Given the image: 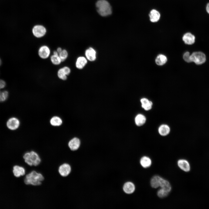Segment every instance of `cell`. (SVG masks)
Here are the masks:
<instances>
[{
    "label": "cell",
    "mask_w": 209,
    "mask_h": 209,
    "mask_svg": "<svg viewBox=\"0 0 209 209\" xmlns=\"http://www.w3.org/2000/svg\"><path fill=\"white\" fill-rule=\"evenodd\" d=\"M44 179V177L41 173L34 170L24 176V182L26 185H40Z\"/></svg>",
    "instance_id": "1"
},
{
    "label": "cell",
    "mask_w": 209,
    "mask_h": 209,
    "mask_svg": "<svg viewBox=\"0 0 209 209\" xmlns=\"http://www.w3.org/2000/svg\"><path fill=\"white\" fill-rule=\"evenodd\" d=\"M96 6L98 12L102 16H107L111 14V6L106 0H98L96 3Z\"/></svg>",
    "instance_id": "2"
},
{
    "label": "cell",
    "mask_w": 209,
    "mask_h": 209,
    "mask_svg": "<svg viewBox=\"0 0 209 209\" xmlns=\"http://www.w3.org/2000/svg\"><path fill=\"white\" fill-rule=\"evenodd\" d=\"M23 158L25 162L30 166H37L41 162L39 155L34 151L26 152L23 155Z\"/></svg>",
    "instance_id": "3"
},
{
    "label": "cell",
    "mask_w": 209,
    "mask_h": 209,
    "mask_svg": "<svg viewBox=\"0 0 209 209\" xmlns=\"http://www.w3.org/2000/svg\"><path fill=\"white\" fill-rule=\"evenodd\" d=\"M190 62H193L197 64L200 65L205 62L206 56L202 52H194L190 55Z\"/></svg>",
    "instance_id": "4"
},
{
    "label": "cell",
    "mask_w": 209,
    "mask_h": 209,
    "mask_svg": "<svg viewBox=\"0 0 209 209\" xmlns=\"http://www.w3.org/2000/svg\"><path fill=\"white\" fill-rule=\"evenodd\" d=\"M71 72V69L69 67L64 66L58 70L57 75L60 79L63 80H67V76L70 74Z\"/></svg>",
    "instance_id": "5"
},
{
    "label": "cell",
    "mask_w": 209,
    "mask_h": 209,
    "mask_svg": "<svg viewBox=\"0 0 209 209\" xmlns=\"http://www.w3.org/2000/svg\"><path fill=\"white\" fill-rule=\"evenodd\" d=\"M71 168L70 165L68 163H65L60 165L58 168V172L62 176L66 177L70 173Z\"/></svg>",
    "instance_id": "6"
},
{
    "label": "cell",
    "mask_w": 209,
    "mask_h": 209,
    "mask_svg": "<svg viewBox=\"0 0 209 209\" xmlns=\"http://www.w3.org/2000/svg\"><path fill=\"white\" fill-rule=\"evenodd\" d=\"M32 32L35 37L40 38L45 35L46 33V30L45 28L42 26L36 25L33 28Z\"/></svg>",
    "instance_id": "7"
},
{
    "label": "cell",
    "mask_w": 209,
    "mask_h": 209,
    "mask_svg": "<svg viewBox=\"0 0 209 209\" xmlns=\"http://www.w3.org/2000/svg\"><path fill=\"white\" fill-rule=\"evenodd\" d=\"M50 50L49 47L46 45H43L40 46L38 50V55L40 58L45 59L50 56Z\"/></svg>",
    "instance_id": "8"
},
{
    "label": "cell",
    "mask_w": 209,
    "mask_h": 209,
    "mask_svg": "<svg viewBox=\"0 0 209 209\" xmlns=\"http://www.w3.org/2000/svg\"><path fill=\"white\" fill-rule=\"evenodd\" d=\"M80 144V142L78 138H74L71 139L68 143V145L70 150L72 151H75L79 148Z\"/></svg>",
    "instance_id": "9"
},
{
    "label": "cell",
    "mask_w": 209,
    "mask_h": 209,
    "mask_svg": "<svg viewBox=\"0 0 209 209\" xmlns=\"http://www.w3.org/2000/svg\"><path fill=\"white\" fill-rule=\"evenodd\" d=\"M19 120L17 118L14 117L8 120L7 123V125L10 129L14 130L19 127Z\"/></svg>",
    "instance_id": "10"
},
{
    "label": "cell",
    "mask_w": 209,
    "mask_h": 209,
    "mask_svg": "<svg viewBox=\"0 0 209 209\" xmlns=\"http://www.w3.org/2000/svg\"><path fill=\"white\" fill-rule=\"evenodd\" d=\"M13 172L15 176L19 178L26 175V170L22 166L16 165L13 167Z\"/></svg>",
    "instance_id": "11"
},
{
    "label": "cell",
    "mask_w": 209,
    "mask_h": 209,
    "mask_svg": "<svg viewBox=\"0 0 209 209\" xmlns=\"http://www.w3.org/2000/svg\"><path fill=\"white\" fill-rule=\"evenodd\" d=\"M85 55L87 60L90 61H95L96 59V52L92 47H89L85 52Z\"/></svg>",
    "instance_id": "12"
},
{
    "label": "cell",
    "mask_w": 209,
    "mask_h": 209,
    "mask_svg": "<svg viewBox=\"0 0 209 209\" xmlns=\"http://www.w3.org/2000/svg\"><path fill=\"white\" fill-rule=\"evenodd\" d=\"M184 43L188 45L193 44L195 42V37L190 33H187L184 34L182 37Z\"/></svg>",
    "instance_id": "13"
},
{
    "label": "cell",
    "mask_w": 209,
    "mask_h": 209,
    "mask_svg": "<svg viewBox=\"0 0 209 209\" xmlns=\"http://www.w3.org/2000/svg\"><path fill=\"white\" fill-rule=\"evenodd\" d=\"M177 164L179 167L185 172H188L190 170V166L188 162L185 159H180L178 161Z\"/></svg>",
    "instance_id": "14"
},
{
    "label": "cell",
    "mask_w": 209,
    "mask_h": 209,
    "mask_svg": "<svg viewBox=\"0 0 209 209\" xmlns=\"http://www.w3.org/2000/svg\"><path fill=\"white\" fill-rule=\"evenodd\" d=\"M149 19L152 22H156L159 20L160 14L159 12L155 9L152 10L149 14Z\"/></svg>",
    "instance_id": "15"
},
{
    "label": "cell",
    "mask_w": 209,
    "mask_h": 209,
    "mask_svg": "<svg viewBox=\"0 0 209 209\" xmlns=\"http://www.w3.org/2000/svg\"><path fill=\"white\" fill-rule=\"evenodd\" d=\"M87 62V60L85 57L83 56L79 57L76 60L75 66L78 69H82L86 65Z\"/></svg>",
    "instance_id": "16"
},
{
    "label": "cell",
    "mask_w": 209,
    "mask_h": 209,
    "mask_svg": "<svg viewBox=\"0 0 209 209\" xmlns=\"http://www.w3.org/2000/svg\"><path fill=\"white\" fill-rule=\"evenodd\" d=\"M124 191L126 193L130 194L133 193L135 190L134 184L132 182H128L125 183L123 186Z\"/></svg>",
    "instance_id": "17"
},
{
    "label": "cell",
    "mask_w": 209,
    "mask_h": 209,
    "mask_svg": "<svg viewBox=\"0 0 209 209\" xmlns=\"http://www.w3.org/2000/svg\"><path fill=\"white\" fill-rule=\"evenodd\" d=\"M141 106L145 110L148 111L151 109L152 108V103L145 98H143L140 100Z\"/></svg>",
    "instance_id": "18"
},
{
    "label": "cell",
    "mask_w": 209,
    "mask_h": 209,
    "mask_svg": "<svg viewBox=\"0 0 209 209\" xmlns=\"http://www.w3.org/2000/svg\"><path fill=\"white\" fill-rule=\"evenodd\" d=\"M159 187L169 192L171 190L172 188L170 183L162 177L160 180Z\"/></svg>",
    "instance_id": "19"
},
{
    "label": "cell",
    "mask_w": 209,
    "mask_h": 209,
    "mask_svg": "<svg viewBox=\"0 0 209 209\" xmlns=\"http://www.w3.org/2000/svg\"><path fill=\"white\" fill-rule=\"evenodd\" d=\"M170 131V127L166 125H161L158 129L159 134L162 136H166L169 133Z\"/></svg>",
    "instance_id": "20"
},
{
    "label": "cell",
    "mask_w": 209,
    "mask_h": 209,
    "mask_svg": "<svg viewBox=\"0 0 209 209\" xmlns=\"http://www.w3.org/2000/svg\"><path fill=\"white\" fill-rule=\"evenodd\" d=\"M161 178L158 175H155L152 178L150 181V184L152 188H156L159 187Z\"/></svg>",
    "instance_id": "21"
},
{
    "label": "cell",
    "mask_w": 209,
    "mask_h": 209,
    "mask_svg": "<svg viewBox=\"0 0 209 209\" xmlns=\"http://www.w3.org/2000/svg\"><path fill=\"white\" fill-rule=\"evenodd\" d=\"M140 163L143 167L146 168L151 165L152 161L150 158L149 157L143 156L141 158Z\"/></svg>",
    "instance_id": "22"
},
{
    "label": "cell",
    "mask_w": 209,
    "mask_h": 209,
    "mask_svg": "<svg viewBox=\"0 0 209 209\" xmlns=\"http://www.w3.org/2000/svg\"><path fill=\"white\" fill-rule=\"evenodd\" d=\"M146 121V118L141 114L137 115L135 118V122L137 126H140L143 125Z\"/></svg>",
    "instance_id": "23"
},
{
    "label": "cell",
    "mask_w": 209,
    "mask_h": 209,
    "mask_svg": "<svg viewBox=\"0 0 209 209\" xmlns=\"http://www.w3.org/2000/svg\"><path fill=\"white\" fill-rule=\"evenodd\" d=\"M167 61L166 57L163 54H160L157 56L155 60L156 64L159 66L165 64Z\"/></svg>",
    "instance_id": "24"
},
{
    "label": "cell",
    "mask_w": 209,
    "mask_h": 209,
    "mask_svg": "<svg viewBox=\"0 0 209 209\" xmlns=\"http://www.w3.org/2000/svg\"><path fill=\"white\" fill-rule=\"evenodd\" d=\"M62 120L59 117L55 116L53 117L50 120L51 124L53 126H59L62 123Z\"/></svg>",
    "instance_id": "25"
},
{
    "label": "cell",
    "mask_w": 209,
    "mask_h": 209,
    "mask_svg": "<svg viewBox=\"0 0 209 209\" xmlns=\"http://www.w3.org/2000/svg\"><path fill=\"white\" fill-rule=\"evenodd\" d=\"M51 61L52 63L55 65H60L62 62L59 55H53L50 57Z\"/></svg>",
    "instance_id": "26"
},
{
    "label": "cell",
    "mask_w": 209,
    "mask_h": 209,
    "mask_svg": "<svg viewBox=\"0 0 209 209\" xmlns=\"http://www.w3.org/2000/svg\"><path fill=\"white\" fill-rule=\"evenodd\" d=\"M68 54L66 50L65 49H62L61 52L59 54L62 62L64 61L67 58Z\"/></svg>",
    "instance_id": "27"
},
{
    "label": "cell",
    "mask_w": 209,
    "mask_h": 209,
    "mask_svg": "<svg viewBox=\"0 0 209 209\" xmlns=\"http://www.w3.org/2000/svg\"><path fill=\"white\" fill-rule=\"evenodd\" d=\"M169 193V192L161 188L158 191L157 194L159 197L163 198L167 197Z\"/></svg>",
    "instance_id": "28"
},
{
    "label": "cell",
    "mask_w": 209,
    "mask_h": 209,
    "mask_svg": "<svg viewBox=\"0 0 209 209\" xmlns=\"http://www.w3.org/2000/svg\"><path fill=\"white\" fill-rule=\"evenodd\" d=\"M8 95L7 91H4L0 92V102L5 101L7 99Z\"/></svg>",
    "instance_id": "29"
},
{
    "label": "cell",
    "mask_w": 209,
    "mask_h": 209,
    "mask_svg": "<svg viewBox=\"0 0 209 209\" xmlns=\"http://www.w3.org/2000/svg\"><path fill=\"white\" fill-rule=\"evenodd\" d=\"M190 53L188 52H186L183 54V57L184 60L187 62H190Z\"/></svg>",
    "instance_id": "30"
},
{
    "label": "cell",
    "mask_w": 209,
    "mask_h": 209,
    "mask_svg": "<svg viewBox=\"0 0 209 209\" xmlns=\"http://www.w3.org/2000/svg\"><path fill=\"white\" fill-rule=\"evenodd\" d=\"M6 83L4 80L0 79V92L1 89L4 88L6 86Z\"/></svg>",
    "instance_id": "31"
},
{
    "label": "cell",
    "mask_w": 209,
    "mask_h": 209,
    "mask_svg": "<svg viewBox=\"0 0 209 209\" xmlns=\"http://www.w3.org/2000/svg\"><path fill=\"white\" fill-rule=\"evenodd\" d=\"M62 48L60 47H58L56 50V51L58 52V54L60 53L62 50Z\"/></svg>",
    "instance_id": "32"
},
{
    "label": "cell",
    "mask_w": 209,
    "mask_h": 209,
    "mask_svg": "<svg viewBox=\"0 0 209 209\" xmlns=\"http://www.w3.org/2000/svg\"><path fill=\"white\" fill-rule=\"evenodd\" d=\"M206 10L207 12L209 14V3H208L207 4Z\"/></svg>",
    "instance_id": "33"
},
{
    "label": "cell",
    "mask_w": 209,
    "mask_h": 209,
    "mask_svg": "<svg viewBox=\"0 0 209 209\" xmlns=\"http://www.w3.org/2000/svg\"><path fill=\"white\" fill-rule=\"evenodd\" d=\"M53 55H59V54H58V52H57V51H53Z\"/></svg>",
    "instance_id": "34"
},
{
    "label": "cell",
    "mask_w": 209,
    "mask_h": 209,
    "mask_svg": "<svg viewBox=\"0 0 209 209\" xmlns=\"http://www.w3.org/2000/svg\"><path fill=\"white\" fill-rule=\"evenodd\" d=\"M1 63H2L1 60V58H0V66L1 65Z\"/></svg>",
    "instance_id": "35"
}]
</instances>
